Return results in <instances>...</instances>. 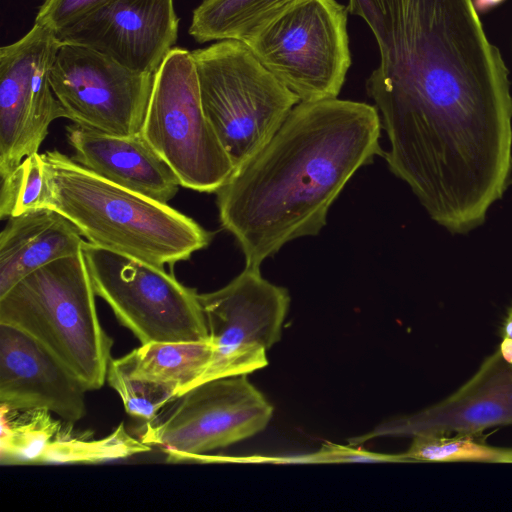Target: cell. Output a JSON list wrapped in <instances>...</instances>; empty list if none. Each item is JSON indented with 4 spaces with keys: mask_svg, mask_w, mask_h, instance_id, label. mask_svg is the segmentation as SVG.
<instances>
[{
    "mask_svg": "<svg viewBox=\"0 0 512 512\" xmlns=\"http://www.w3.org/2000/svg\"><path fill=\"white\" fill-rule=\"evenodd\" d=\"M347 9L378 46L365 87L390 139L455 155L512 120L509 71L472 0H349Z\"/></svg>",
    "mask_w": 512,
    "mask_h": 512,
    "instance_id": "6da1fadb",
    "label": "cell"
},
{
    "mask_svg": "<svg viewBox=\"0 0 512 512\" xmlns=\"http://www.w3.org/2000/svg\"><path fill=\"white\" fill-rule=\"evenodd\" d=\"M376 106L338 98L300 102L271 140L216 192L219 220L245 266L317 235L356 171L384 156Z\"/></svg>",
    "mask_w": 512,
    "mask_h": 512,
    "instance_id": "7a4b0ae2",
    "label": "cell"
},
{
    "mask_svg": "<svg viewBox=\"0 0 512 512\" xmlns=\"http://www.w3.org/2000/svg\"><path fill=\"white\" fill-rule=\"evenodd\" d=\"M42 156L49 208L69 219L90 244L163 268L210 245L213 232L168 204L111 183L58 150Z\"/></svg>",
    "mask_w": 512,
    "mask_h": 512,
    "instance_id": "3957f363",
    "label": "cell"
},
{
    "mask_svg": "<svg viewBox=\"0 0 512 512\" xmlns=\"http://www.w3.org/2000/svg\"><path fill=\"white\" fill-rule=\"evenodd\" d=\"M83 249L52 261L0 296V324L44 346L90 390L103 386L112 338L102 328Z\"/></svg>",
    "mask_w": 512,
    "mask_h": 512,
    "instance_id": "277c9868",
    "label": "cell"
},
{
    "mask_svg": "<svg viewBox=\"0 0 512 512\" xmlns=\"http://www.w3.org/2000/svg\"><path fill=\"white\" fill-rule=\"evenodd\" d=\"M191 52L205 116L235 170L271 140L300 99L241 41Z\"/></svg>",
    "mask_w": 512,
    "mask_h": 512,
    "instance_id": "5b68a950",
    "label": "cell"
},
{
    "mask_svg": "<svg viewBox=\"0 0 512 512\" xmlns=\"http://www.w3.org/2000/svg\"><path fill=\"white\" fill-rule=\"evenodd\" d=\"M141 134L182 187L216 193L234 172L205 116L195 61L187 49L174 47L155 73Z\"/></svg>",
    "mask_w": 512,
    "mask_h": 512,
    "instance_id": "8992f818",
    "label": "cell"
},
{
    "mask_svg": "<svg viewBox=\"0 0 512 512\" xmlns=\"http://www.w3.org/2000/svg\"><path fill=\"white\" fill-rule=\"evenodd\" d=\"M94 291L141 344L209 339L197 290L147 262L85 241Z\"/></svg>",
    "mask_w": 512,
    "mask_h": 512,
    "instance_id": "52a82bcc",
    "label": "cell"
},
{
    "mask_svg": "<svg viewBox=\"0 0 512 512\" xmlns=\"http://www.w3.org/2000/svg\"><path fill=\"white\" fill-rule=\"evenodd\" d=\"M346 6L304 0L245 43L300 102L335 99L351 65Z\"/></svg>",
    "mask_w": 512,
    "mask_h": 512,
    "instance_id": "ba28073f",
    "label": "cell"
},
{
    "mask_svg": "<svg viewBox=\"0 0 512 512\" xmlns=\"http://www.w3.org/2000/svg\"><path fill=\"white\" fill-rule=\"evenodd\" d=\"M160 419L146 422L140 440L160 447L169 462L195 461L263 431L273 407L247 375L198 384Z\"/></svg>",
    "mask_w": 512,
    "mask_h": 512,
    "instance_id": "9c48e42d",
    "label": "cell"
},
{
    "mask_svg": "<svg viewBox=\"0 0 512 512\" xmlns=\"http://www.w3.org/2000/svg\"><path fill=\"white\" fill-rule=\"evenodd\" d=\"M199 298L213 347L199 384L267 366V351L280 340L289 309L287 289L263 278L260 267L245 266L226 286Z\"/></svg>",
    "mask_w": 512,
    "mask_h": 512,
    "instance_id": "30bf717a",
    "label": "cell"
},
{
    "mask_svg": "<svg viewBox=\"0 0 512 512\" xmlns=\"http://www.w3.org/2000/svg\"><path fill=\"white\" fill-rule=\"evenodd\" d=\"M61 46L55 31L35 23L18 41L0 49V177L38 150L50 124L65 118L50 83Z\"/></svg>",
    "mask_w": 512,
    "mask_h": 512,
    "instance_id": "8fae6325",
    "label": "cell"
},
{
    "mask_svg": "<svg viewBox=\"0 0 512 512\" xmlns=\"http://www.w3.org/2000/svg\"><path fill=\"white\" fill-rule=\"evenodd\" d=\"M154 79L74 44H61L50 72L65 118L117 136L141 133Z\"/></svg>",
    "mask_w": 512,
    "mask_h": 512,
    "instance_id": "7c38bea8",
    "label": "cell"
},
{
    "mask_svg": "<svg viewBox=\"0 0 512 512\" xmlns=\"http://www.w3.org/2000/svg\"><path fill=\"white\" fill-rule=\"evenodd\" d=\"M173 0H110L56 32L61 44L91 48L138 72L155 74L178 38Z\"/></svg>",
    "mask_w": 512,
    "mask_h": 512,
    "instance_id": "4fadbf2b",
    "label": "cell"
},
{
    "mask_svg": "<svg viewBox=\"0 0 512 512\" xmlns=\"http://www.w3.org/2000/svg\"><path fill=\"white\" fill-rule=\"evenodd\" d=\"M507 425H512V363L496 349L467 382L445 399L413 415L393 419L352 443L383 435L480 436L486 429Z\"/></svg>",
    "mask_w": 512,
    "mask_h": 512,
    "instance_id": "5bb4252c",
    "label": "cell"
},
{
    "mask_svg": "<svg viewBox=\"0 0 512 512\" xmlns=\"http://www.w3.org/2000/svg\"><path fill=\"white\" fill-rule=\"evenodd\" d=\"M85 384L38 341L0 324V403L47 410L73 423L86 414Z\"/></svg>",
    "mask_w": 512,
    "mask_h": 512,
    "instance_id": "9a60e30c",
    "label": "cell"
},
{
    "mask_svg": "<svg viewBox=\"0 0 512 512\" xmlns=\"http://www.w3.org/2000/svg\"><path fill=\"white\" fill-rule=\"evenodd\" d=\"M66 137L75 162L118 186L164 204L181 186L141 133L117 136L74 123L66 127Z\"/></svg>",
    "mask_w": 512,
    "mask_h": 512,
    "instance_id": "2e32d148",
    "label": "cell"
},
{
    "mask_svg": "<svg viewBox=\"0 0 512 512\" xmlns=\"http://www.w3.org/2000/svg\"><path fill=\"white\" fill-rule=\"evenodd\" d=\"M7 219L0 234V296L31 272L83 249L77 227L54 209Z\"/></svg>",
    "mask_w": 512,
    "mask_h": 512,
    "instance_id": "e0dca14e",
    "label": "cell"
},
{
    "mask_svg": "<svg viewBox=\"0 0 512 512\" xmlns=\"http://www.w3.org/2000/svg\"><path fill=\"white\" fill-rule=\"evenodd\" d=\"M213 357L210 339L185 342H150L112 359L123 373L173 391L177 397L198 385Z\"/></svg>",
    "mask_w": 512,
    "mask_h": 512,
    "instance_id": "ac0fdd59",
    "label": "cell"
},
{
    "mask_svg": "<svg viewBox=\"0 0 512 512\" xmlns=\"http://www.w3.org/2000/svg\"><path fill=\"white\" fill-rule=\"evenodd\" d=\"M304 0H203L192 13L188 32L198 43L238 40L247 43L286 11Z\"/></svg>",
    "mask_w": 512,
    "mask_h": 512,
    "instance_id": "d6986e66",
    "label": "cell"
},
{
    "mask_svg": "<svg viewBox=\"0 0 512 512\" xmlns=\"http://www.w3.org/2000/svg\"><path fill=\"white\" fill-rule=\"evenodd\" d=\"M0 462L2 465L37 464L47 446L62 431L61 422L47 410H30L27 416L11 420L0 408Z\"/></svg>",
    "mask_w": 512,
    "mask_h": 512,
    "instance_id": "ffe728a7",
    "label": "cell"
},
{
    "mask_svg": "<svg viewBox=\"0 0 512 512\" xmlns=\"http://www.w3.org/2000/svg\"><path fill=\"white\" fill-rule=\"evenodd\" d=\"M150 450L151 446L129 435L121 423L108 436L98 440L76 438L69 432L61 431L47 446L37 464H96L125 459Z\"/></svg>",
    "mask_w": 512,
    "mask_h": 512,
    "instance_id": "44dd1931",
    "label": "cell"
},
{
    "mask_svg": "<svg viewBox=\"0 0 512 512\" xmlns=\"http://www.w3.org/2000/svg\"><path fill=\"white\" fill-rule=\"evenodd\" d=\"M402 455L406 462L512 463V449L490 446L471 434L417 435Z\"/></svg>",
    "mask_w": 512,
    "mask_h": 512,
    "instance_id": "7402d4cb",
    "label": "cell"
},
{
    "mask_svg": "<svg viewBox=\"0 0 512 512\" xmlns=\"http://www.w3.org/2000/svg\"><path fill=\"white\" fill-rule=\"evenodd\" d=\"M50 187L42 154L25 157L2 179L0 191L1 219L49 208Z\"/></svg>",
    "mask_w": 512,
    "mask_h": 512,
    "instance_id": "603a6c76",
    "label": "cell"
},
{
    "mask_svg": "<svg viewBox=\"0 0 512 512\" xmlns=\"http://www.w3.org/2000/svg\"><path fill=\"white\" fill-rule=\"evenodd\" d=\"M107 381L121 398L125 411L132 417L154 420L168 402L177 396L170 389L136 377H131L109 363Z\"/></svg>",
    "mask_w": 512,
    "mask_h": 512,
    "instance_id": "cb8c5ba5",
    "label": "cell"
},
{
    "mask_svg": "<svg viewBox=\"0 0 512 512\" xmlns=\"http://www.w3.org/2000/svg\"><path fill=\"white\" fill-rule=\"evenodd\" d=\"M110 0H45L39 7L35 23L58 32L73 25Z\"/></svg>",
    "mask_w": 512,
    "mask_h": 512,
    "instance_id": "d4e9b609",
    "label": "cell"
},
{
    "mask_svg": "<svg viewBox=\"0 0 512 512\" xmlns=\"http://www.w3.org/2000/svg\"><path fill=\"white\" fill-rule=\"evenodd\" d=\"M302 462L345 463V462H405L402 454L387 455L369 452L348 446L326 444L316 453L303 456Z\"/></svg>",
    "mask_w": 512,
    "mask_h": 512,
    "instance_id": "484cf974",
    "label": "cell"
},
{
    "mask_svg": "<svg viewBox=\"0 0 512 512\" xmlns=\"http://www.w3.org/2000/svg\"><path fill=\"white\" fill-rule=\"evenodd\" d=\"M501 338L507 337L512 339V305L508 308L507 313L500 326Z\"/></svg>",
    "mask_w": 512,
    "mask_h": 512,
    "instance_id": "4316f807",
    "label": "cell"
},
{
    "mask_svg": "<svg viewBox=\"0 0 512 512\" xmlns=\"http://www.w3.org/2000/svg\"><path fill=\"white\" fill-rule=\"evenodd\" d=\"M504 0H472L477 13H483L495 7Z\"/></svg>",
    "mask_w": 512,
    "mask_h": 512,
    "instance_id": "83f0119b",
    "label": "cell"
},
{
    "mask_svg": "<svg viewBox=\"0 0 512 512\" xmlns=\"http://www.w3.org/2000/svg\"><path fill=\"white\" fill-rule=\"evenodd\" d=\"M497 349L500 351L505 360L512 363V339L503 337Z\"/></svg>",
    "mask_w": 512,
    "mask_h": 512,
    "instance_id": "f1b7e54d",
    "label": "cell"
}]
</instances>
